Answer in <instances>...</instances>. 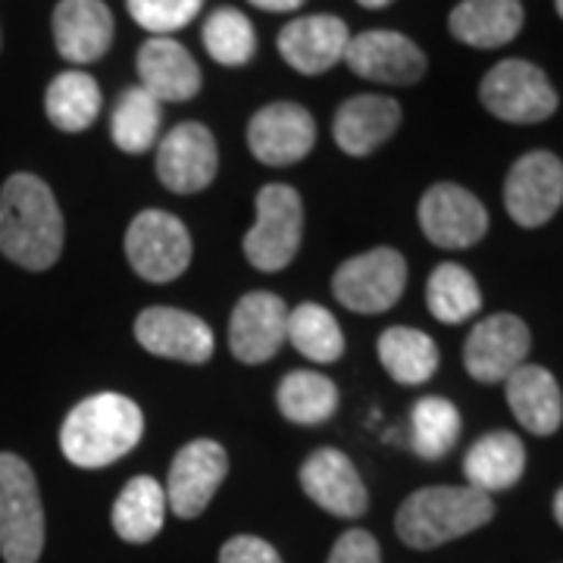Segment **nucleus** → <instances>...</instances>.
Here are the masks:
<instances>
[{"instance_id":"1","label":"nucleus","mask_w":563,"mask_h":563,"mask_svg":"<svg viewBox=\"0 0 563 563\" xmlns=\"http://www.w3.org/2000/svg\"><path fill=\"white\" fill-rule=\"evenodd\" d=\"M63 213L51 185L16 173L0 188V254L22 269H51L63 254Z\"/></svg>"},{"instance_id":"2","label":"nucleus","mask_w":563,"mask_h":563,"mask_svg":"<svg viewBox=\"0 0 563 563\" xmlns=\"http://www.w3.org/2000/svg\"><path fill=\"white\" fill-rule=\"evenodd\" d=\"M144 432V413L132 398L101 391L79 401L63 420L60 448L81 470H101L125 457Z\"/></svg>"},{"instance_id":"3","label":"nucleus","mask_w":563,"mask_h":563,"mask_svg":"<svg viewBox=\"0 0 563 563\" xmlns=\"http://www.w3.org/2000/svg\"><path fill=\"white\" fill-rule=\"evenodd\" d=\"M495 517L492 495L470 485H432L413 492L395 517V532L407 548L432 551L483 529Z\"/></svg>"},{"instance_id":"4","label":"nucleus","mask_w":563,"mask_h":563,"mask_svg":"<svg viewBox=\"0 0 563 563\" xmlns=\"http://www.w3.org/2000/svg\"><path fill=\"white\" fill-rule=\"evenodd\" d=\"M44 551V504L38 479L20 454L0 451V558L38 563Z\"/></svg>"},{"instance_id":"5","label":"nucleus","mask_w":563,"mask_h":563,"mask_svg":"<svg viewBox=\"0 0 563 563\" xmlns=\"http://www.w3.org/2000/svg\"><path fill=\"white\" fill-rule=\"evenodd\" d=\"M303 235V203L291 185H263L257 222L244 235V257L261 273H279L295 261Z\"/></svg>"},{"instance_id":"6","label":"nucleus","mask_w":563,"mask_h":563,"mask_svg":"<svg viewBox=\"0 0 563 563\" xmlns=\"http://www.w3.org/2000/svg\"><path fill=\"white\" fill-rule=\"evenodd\" d=\"M125 261L147 282H173L191 263V235L166 210H141L125 229Z\"/></svg>"},{"instance_id":"7","label":"nucleus","mask_w":563,"mask_h":563,"mask_svg":"<svg viewBox=\"0 0 563 563\" xmlns=\"http://www.w3.org/2000/svg\"><path fill=\"white\" fill-rule=\"evenodd\" d=\"M483 107L504 122H542L558 110V91L542 69L529 60H501L479 85Z\"/></svg>"},{"instance_id":"8","label":"nucleus","mask_w":563,"mask_h":563,"mask_svg":"<svg viewBox=\"0 0 563 563\" xmlns=\"http://www.w3.org/2000/svg\"><path fill=\"white\" fill-rule=\"evenodd\" d=\"M407 288V261L395 247H376L344 261L332 276V295L354 313H385Z\"/></svg>"},{"instance_id":"9","label":"nucleus","mask_w":563,"mask_h":563,"mask_svg":"<svg viewBox=\"0 0 563 563\" xmlns=\"http://www.w3.org/2000/svg\"><path fill=\"white\" fill-rule=\"evenodd\" d=\"M563 203V163L551 151H529L510 166L504 181V207L523 229H539Z\"/></svg>"},{"instance_id":"10","label":"nucleus","mask_w":563,"mask_h":563,"mask_svg":"<svg viewBox=\"0 0 563 563\" xmlns=\"http://www.w3.org/2000/svg\"><path fill=\"white\" fill-rule=\"evenodd\" d=\"M220 169L213 132L201 122H181L157 144V179L173 195H198Z\"/></svg>"},{"instance_id":"11","label":"nucleus","mask_w":563,"mask_h":563,"mask_svg":"<svg viewBox=\"0 0 563 563\" xmlns=\"http://www.w3.org/2000/svg\"><path fill=\"white\" fill-rule=\"evenodd\" d=\"M422 235L435 247L461 251L483 242L488 232V213L483 201L454 181L432 185L420 201Z\"/></svg>"},{"instance_id":"12","label":"nucleus","mask_w":563,"mask_h":563,"mask_svg":"<svg viewBox=\"0 0 563 563\" xmlns=\"http://www.w3.org/2000/svg\"><path fill=\"white\" fill-rule=\"evenodd\" d=\"M229 473V454L213 439L188 442L176 454L166 479V504L181 520H195L213 501Z\"/></svg>"},{"instance_id":"13","label":"nucleus","mask_w":563,"mask_h":563,"mask_svg":"<svg viewBox=\"0 0 563 563\" xmlns=\"http://www.w3.org/2000/svg\"><path fill=\"white\" fill-rule=\"evenodd\" d=\"M529 325L514 313H495L483 320L463 344L466 373L476 383H504L514 369H520L529 354Z\"/></svg>"},{"instance_id":"14","label":"nucleus","mask_w":563,"mask_h":563,"mask_svg":"<svg viewBox=\"0 0 563 563\" xmlns=\"http://www.w3.org/2000/svg\"><path fill=\"white\" fill-rule=\"evenodd\" d=\"M317 144V122L301 103H266L251 117L247 147L266 166H291L303 161Z\"/></svg>"},{"instance_id":"15","label":"nucleus","mask_w":563,"mask_h":563,"mask_svg":"<svg viewBox=\"0 0 563 563\" xmlns=\"http://www.w3.org/2000/svg\"><path fill=\"white\" fill-rule=\"evenodd\" d=\"M301 488L317 507L342 520H357L369 507V495L357 466L335 448H320L303 461Z\"/></svg>"},{"instance_id":"16","label":"nucleus","mask_w":563,"mask_h":563,"mask_svg":"<svg viewBox=\"0 0 563 563\" xmlns=\"http://www.w3.org/2000/svg\"><path fill=\"white\" fill-rule=\"evenodd\" d=\"M288 342V307L273 291H251L229 320V347L242 363H266Z\"/></svg>"},{"instance_id":"17","label":"nucleus","mask_w":563,"mask_h":563,"mask_svg":"<svg viewBox=\"0 0 563 563\" xmlns=\"http://www.w3.org/2000/svg\"><path fill=\"white\" fill-rule=\"evenodd\" d=\"M135 339L144 351L181 363H207L213 357V329L176 307H147L135 320Z\"/></svg>"},{"instance_id":"18","label":"nucleus","mask_w":563,"mask_h":563,"mask_svg":"<svg viewBox=\"0 0 563 563\" xmlns=\"http://www.w3.org/2000/svg\"><path fill=\"white\" fill-rule=\"evenodd\" d=\"M344 63L369 81L417 85L426 76V54L401 32H363L347 41Z\"/></svg>"},{"instance_id":"19","label":"nucleus","mask_w":563,"mask_h":563,"mask_svg":"<svg viewBox=\"0 0 563 563\" xmlns=\"http://www.w3.org/2000/svg\"><path fill=\"white\" fill-rule=\"evenodd\" d=\"M54 44L63 60L85 66L113 44V13L103 0H60L54 10Z\"/></svg>"},{"instance_id":"20","label":"nucleus","mask_w":563,"mask_h":563,"mask_svg":"<svg viewBox=\"0 0 563 563\" xmlns=\"http://www.w3.org/2000/svg\"><path fill=\"white\" fill-rule=\"evenodd\" d=\"M347 25L339 16H301L288 22L279 32V54L282 60L303 76H320L332 69L335 63L344 60L347 51Z\"/></svg>"},{"instance_id":"21","label":"nucleus","mask_w":563,"mask_h":563,"mask_svg":"<svg viewBox=\"0 0 563 563\" xmlns=\"http://www.w3.org/2000/svg\"><path fill=\"white\" fill-rule=\"evenodd\" d=\"M401 125V107L383 95H357L344 101L332 122L335 144L347 157H366L383 147Z\"/></svg>"},{"instance_id":"22","label":"nucleus","mask_w":563,"mask_h":563,"mask_svg":"<svg viewBox=\"0 0 563 563\" xmlns=\"http://www.w3.org/2000/svg\"><path fill=\"white\" fill-rule=\"evenodd\" d=\"M141 88L157 101H191L201 91V69L173 38H151L139 51Z\"/></svg>"},{"instance_id":"23","label":"nucleus","mask_w":563,"mask_h":563,"mask_svg":"<svg viewBox=\"0 0 563 563\" xmlns=\"http://www.w3.org/2000/svg\"><path fill=\"white\" fill-rule=\"evenodd\" d=\"M507 404L514 417L532 435H551L561 429L563 395L558 379L536 363H523L507 379Z\"/></svg>"},{"instance_id":"24","label":"nucleus","mask_w":563,"mask_h":563,"mask_svg":"<svg viewBox=\"0 0 563 563\" xmlns=\"http://www.w3.org/2000/svg\"><path fill=\"white\" fill-rule=\"evenodd\" d=\"M451 35L470 47H504L523 29V3L520 0H461L448 20Z\"/></svg>"},{"instance_id":"25","label":"nucleus","mask_w":563,"mask_h":563,"mask_svg":"<svg viewBox=\"0 0 563 563\" xmlns=\"http://www.w3.org/2000/svg\"><path fill=\"white\" fill-rule=\"evenodd\" d=\"M523 470L526 448L514 432H488L463 457V476L470 479V488H479L485 495L517 485Z\"/></svg>"},{"instance_id":"26","label":"nucleus","mask_w":563,"mask_h":563,"mask_svg":"<svg viewBox=\"0 0 563 563\" xmlns=\"http://www.w3.org/2000/svg\"><path fill=\"white\" fill-rule=\"evenodd\" d=\"M166 488L151 476H135L125 483L120 498L113 504V529L122 542L144 544L163 529L166 520Z\"/></svg>"},{"instance_id":"27","label":"nucleus","mask_w":563,"mask_h":563,"mask_svg":"<svg viewBox=\"0 0 563 563\" xmlns=\"http://www.w3.org/2000/svg\"><path fill=\"white\" fill-rule=\"evenodd\" d=\"M379 363L398 385H422L439 369V344L420 329L391 325L379 335Z\"/></svg>"},{"instance_id":"28","label":"nucleus","mask_w":563,"mask_h":563,"mask_svg":"<svg viewBox=\"0 0 563 563\" xmlns=\"http://www.w3.org/2000/svg\"><path fill=\"white\" fill-rule=\"evenodd\" d=\"M44 110L60 132H85L101 117V88L81 69L60 73L47 85Z\"/></svg>"},{"instance_id":"29","label":"nucleus","mask_w":563,"mask_h":563,"mask_svg":"<svg viewBox=\"0 0 563 563\" xmlns=\"http://www.w3.org/2000/svg\"><path fill=\"white\" fill-rule=\"evenodd\" d=\"M279 413L295 426H320L339 410V388L332 379L310 369H295L282 379L276 391Z\"/></svg>"},{"instance_id":"30","label":"nucleus","mask_w":563,"mask_h":563,"mask_svg":"<svg viewBox=\"0 0 563 563\" xmlns=\"http://www.w3.org/2000/svg\"><path fill=\"white\" fill-rule=\"evenodd\" d=\"M426 303H429V313L435 320L457 325V322L470 320L483 307V291L473 279V273L463 269L461 263H442L429 276Z\"/></svg>"},{"instance_id":"31","label":"nucleus","mask_w":563,"mask_h":563,"mask_svg":"<svg viewBox=\"0 0 563 563\" xmlns=\"http://www.w3.org/2000/svg\"><path fill=\"white\" fill-rule=\"evenodd\" d=\"M288 342L313 363H335L344 354V335L339 320L320 303H298L288 310Z\"/></svg>"},{"instance_id":"32","label":"nucleus","mask_w":563,"mask_h":563,"mask_svg":"<svg viewBox=\"0 0 563 563\" xmlns=\"http://www.w3.org/2000/svg\"><path fill=\"white\" fill-rule=\"evenodd\" d=\"M161 120V101L154 95H147L141 85L122 91L120 103L113 110V120H110L113 144L120 147L122 154H144V151H151L157 144Z\"/></svg>"},{"instance_id":"33","label":"nucleus","mask_w":563,"mask_h":563,"mask_svg":"<svg viewBox=\"0 0 563 563\" xmlns=\"http://www.w3.org/2000/svg\"><path fill=\"white\" fill-rule=\"evenodd\" d=\"M461 439V410L448 398H420L410 413V448L422 461H442Z\"/></svg>"},{"instance_id":"34","label":"nucleus","mask_w":563,"mask_h":563,"mask_svg":"<svg viewBox=\"0 0 563 563\" xmlns=\"http://www.w3.org/2000/svg\"><path fill=\"white\" fill-rule=\"evenodd\" d=\"M201 41L203 47H207V54L217 63H222V66H244L254 57V51H257L254 25H251V20L244 16L242 10H232V7L213 10L207 16Z\"/></svg>"},{"instance_id":"35","label":"nucleus","mask_w":563,"mask_h":563,"mask_svg":"<svg viewBox=\"0 0 563 563\" xmlns=\"http://www.w3.org/2000/svg\"><path fill=\"white\" fill-rule=\"evenodd\" d=\"M125 7L141 29L154 32V38H163L195 20L203 0H125Z\"/></svg>"},{"instance_id":"36","label":"nucleus","mask_w":563,"mask_h":563,"mask_svg":"<svg viewBox=\"0 0 563 563\" xmlns=\"http://www.w3.org/2000/svg\"><path fill=\"white\" fill-rule=\"evenodd\" d=\"M325 563H383V551L366 529H347L342 539L332 544Z\"/></svg>"},{"instance_id":"37","label":"nucleus","mask_w":563,"mask_h":563,"mask_svg":"<svg viewBox=\"0 0 563 563\" xmlns=\"http://www.w3.org/2000/svg\"><path fill=\"white\" fill-rule=\"evenodd\" d=\"M220 563H282L279 551L257 536H235L222 544Z\"/></svg>"},{"instance_id":"38","label":"nucleus","mask_w":563,"mask_h":563,"mask_svg":"<svg viewBox=\"0 0 563 563\" xmlns=\"http://www.w3.org/2000/svg\"><path fill=\"white\" fill-rule=\"evenodd\" d=\"M254 7H261L266 13H291V10H298L303 0H251Z\"/></svg>"},{"instance_id":"39","label":"nucleus","mask_w":563,"mask_h":563,"mask_svg":"<svg viewBox=\"0 0 563 563\" xmlns=\"http://www.w3.org/2000/svg\"><path fill=\"white\" fill-rule=\"evenodd\" d=\"M554 520L563 526V488L554 495Z\"/></svg>"},{"instance_id":"40","label":"nucleus","mask_w":563,"mask_h":563,"mask_svg":"<svg viewBox=\"0 0 563 563\" xmlns=\"http://www.w3.org/2000/svg\"><path fill=\"white\" fill-rule=\"evenodd\" d=\"M361 7H366V10H383V7H388V3H395V0H357Z\"/></svg>"},{"instance_id":"41","label":"nucleus","mask_w":563,"mask_h":563,"mask_svg":"<svg viewBox=\"0 0 563 563\" xmlns=\"http://www.w3.org/2000/svg\"><path fill=\"white\" fill-rule=\"evenodd\" d=\"M554 10H558V16L563 20V0H554Z\"/></svg>"},{"instance_id":"42","label":"nucleus","mask_w":563,"mask_h":563,"mask_svg":"<svg viewBox=\"0 0 563 563\" xmlns=\"http://www.w3.org/2000/svg\"><path fill=\"white\" fill-rule=\"evenodd\" d=\"M0 44H3V35H0Z\"/></svg>"}]
</instances>
